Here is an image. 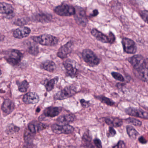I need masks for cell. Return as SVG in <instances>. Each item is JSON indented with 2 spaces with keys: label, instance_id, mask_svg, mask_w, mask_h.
I'll list each match as a JSON object with an SVG mask.
<instances>
[{
  "label": "cell",
  "instance_id": "obj_1",
  "mask_svg": "<svg viewBox=\"0 0 148 148\" xmlns=\"http://www.w3.org/2000/svg\"><path fill=\"white\" fill-rule=\"evenodd\" d=\"M31 38L35 42L43 46H55L59 42L58 38L50 34L41 35L39 36H33Z\"/></svg>",
  "mask_w": 148,
  "mask_h": 148
},
{
  "label": "cell",
  "instance_id": "obj_2",
  "mask_svg": "<svg viewBox=\"0 0 148 148\" xmlns=\"http://www.w3.org/2000/svg\"><path fill=\"white\" fill-rule=\"evenodd\" d=\"M82 57L84 61L90 67H95L100 63L98 57L93 51L89 49H85L83 50Z\"/></svg>",
  "mask_w": 148,
  "mask_h": 148
},
{
  "label": "cell",
  "instance_id": "obj_3",
  "mask_svg": "<svg viewBox=\"0 0 148 148\" xmlns=\"http://www.w3.org/2000/svg\"><path fill=\"white\" fill-rule=\"evenodd\" d=\"M22 57V54L17 50H9L5 56V60L13 66H17L21 62Z\"/></svg>",
  "mask_w": 148,
  "mask_h": 148
},
{
  "label": "cell",
  "instance_id": "obj_4",
  "mask_svg": "<svg viewBox=\"0 0 148 148\" xmlns=\"http://www.w3.org/2000/svg\"><path fill=\"white\" fill-rule=\"evenodd\" d=\"M54 11L56 14L61 16H71L76 13V9L74 7L66 3H62L57 6L55 8Z\"/></svg>",
  "mask_w": 148,
  "mask_h": 148
},
{
  "label": "cell",
  "instance_id": "obj_5",
  "mask_svg": "<svg viewBox=\"0 0 148 148\" xmlns=\"http://www.w3.org/2000/svg\"><path fill=\"white\" fill-rule=\"evenodd\" d=\"M91 34L97 40L103 43H113L115 41V36L111 32H110L109 35L107 36L96 29L94 28L91 30Z\"/></svg>",
  "mask_w": 148,
  "mask_h": 148
},
{
  "label": "cell",
  "instance_id": "obj_6",
  "mask_svg": "<svg viewBox=\"0 0 148 148\" xmlns=\"http://www.w3.org/2000/svg\"><path fill=\"white\" fill-rule=\"evenodd\" d=\"M76 93V89L73 85L67 86L56 93L55 96L56 100H62L72 97Z\"/></svg>",
  "mask_w": 148,
  "mask_h": 148
},
{
  "label": "cell",
  "instance_id": "obj_7",
  "mask_svg": "<svg viewBox=\"0 0 148 148\" xmlns=\"http://www.w3.org/2000/svg\"><path fill=\"white\" fill-rule=\"evenodd\" d=\"M123 50L126 53L134 54L137 51V47L134 41L127 38H124L122 41Z\"/></svg>",
  "mask_w": 148,
  "mask_h": 148
},
{
  "label": "cell",
  "instance_id": "obj_8",
  "mask_svg": "<svg viewBox=\"0 0 148 148\" xmlns=\"http://www.w3.org/2000/svg\"><path fill=\"white\" fill-rule=\"evenodd\" d=\"M52 131L56 134H69L74 131V128L69 125H60L57 124H53L51 126Z\"/></svg>",
  "mask_w": 148,
  "mask_h": 148
},
{
  "label": "cell",
  "instance_id": "obj_9",
  "mask_svg": "<svg viewBox=\"0 0 148 148\" xmlns=\"http://www.w3.org/2000/svg\"><path fill=\"white\" fill-rule=\"evenodd\" d=\"M63 66L66 71L68 75L72 78L77 77L78 73V70L74 63L73 61L67 60L63 63Z\"/></svg>",
  "mask_w": 148,
  "mask_h": 148
},
{
  "label": "cell",
  "instance_id": "obj_10",
  "mask_svg": "<svg viewBox=\"0 0 148 148\" xmlns=\"http://www.w3.org/2000/svg\"><path fill=\"white\" fill-rule=\"evenodd\" d=\"M73 47L74 44L73 42L71 41L68 42L59 49L57 53V56L61 59L66 58L68 55L72 52Z\"/></svg>",
  "mask_w": 148,
  "mask_h": 148
},
{
  "label": "cell",
  "instance_id": "obj_11",
  "mask_svg": "<svg viewBox=\"0 0 148 148\" xmlns=\"http://www.w3.org/2000/svg\"><path fill=\"white\" fill-rule=\"evenodd\" d=\"M75 20L77 24L82 27H85L88 23V20L84 10L82 8H78L76 10Z\"/></svg>",
  "mask_w": 148,
  "mask_h": 148
},
{
  "label": "cell",
  "instance_id": "obj_12",
  "mask_svg": "<svg viewBox=\"0 0 148 148\" xmlns=\"http://www.w3.org/2000/svg\"><path fill=\"white\" fill-rule=\"evenodd\" d=\"M130 63L134 70H136L145 65V59L140 55H136L129 58Z\"/></svg>",
  "mask_w": 148,
  "mask_h": 148
},
{
  "label": "cell",
  "instance_id": "obj_13",
  "mask_svg": "<svg viewBox=\"0 0 148 148\" xmlns=\"http://www.w3.org/2000/svg\"><path fill=\"white\" fill-rule=\"evenodd\" d=\"M125 112L127 114L131 116L148 120V113L140 109L134 107L128 108L125 110Z\"/></svg>",
  "mask_w": 148,
  "mask_h": 148
},
{
  "label": "cell",
  "instance_id": "obj_14",
  "mask_svg": "<svg viewBox=\"0 0 148 148\" xmlns=\"http://www.w3.org/2000/svg\"><path fill=\"white\" fill-rule=\"evenodd\" d=\"M40 98L37 94L34 92H29L24 95L23 98V102L26 104H36L39 102Z\"/></svg>",
  "mask_w": 148,
  "mask_h": 148
},
{
  "label": "cell",
  "instance_id": "obj_15",
  "mask_svg": "<svg viewBox=\"0 0 148 148\" xmlns=\"http://www.w3.org/2000/svg\"><path fill=\"white\" fill-rule=\"evenodd\" d=\"M31 33V30L28 27H22L16 29L13 32V36L18 39H22L28 36Z\"/></svg>",
  "mask_w": 148,
  "mask_h": 148
},
{
  "label": "cell",
  "instance_id": "obj_16",
  "mask_svg": "<svg viewBox=\"0 0 148 148\" xmlns=\"http://www.w3.org/2000/svg\"><path fill=\"white\" fill-rule=\"evenodd\" d=\"M62 109L60 107H50L45 109L43 112V116L46 117H54L58 116Z\"/></svg>",
  "mask_w": 148,
  "mask_h": 148
},
{
  "label": "cell",
  "instance_id": "obj_17",
  "mask_svg": "<svg viewBox=\"0 0 148 148\" xmlns=\"http://www.w3.org/2000/svg\"><path fill=\"white\" fill-rule=\"evenodd\" d=\"M134 70V74L136 77L144 82L148 81V69L146 66L141 67Z\"/></svg>",
  "mask_w": 148,
  "mask_h": 148
},
{
  "label": "cell",
  "instance_id": "obj_18",
  "mask_svg": "<svg viewBox=\"0 0 148 148\" xmlns=\"http://www.w3.org/2000/svg\"><path fill=\"white\" fill-rule=\"evenodd\" d=\"M47 127V126L43 123L38 122H34L29 124L28 128L29 132L33 134L43 130Z\"/></svg>",
  "mask_w": 148,
  "mask_h": 148
},
{
  "label": "cell",
  "instance_id": "obj_19",
  "mask_svg": "<svg viewBox=\"0 0 148 148\" xmlns=\"http://www.w3.org/2000/svg\"><path fill=\"white\" fill-rule=\"evenodd\" d=\"M75 116L72 114H67L66 115L58 117L56 120L58 125H69V123L73 122L75 120Z\"/></svg>",
  "mask_w": 148,
  "mask_h": 148
},
{
  "label": "cell",
  "instance_id": "obj_20",
  "mask_svg": "<svg viewBox=\"0 0 148 148\" xmlns=\"http://www.w3.org/2000/svg\"><path fill=\"white\" fill-rule=\"evenodd\" d=\"M15 108V105L14 102L11 100H5L2 106V111L5 114H10L13 112Z\"/></svg>",
  "mask_w": 148,
  "mask_h": 148
},
{
  "label": "cell",
  "instance_id": "obj_21",
  "mask_svg": "<svg viewBox=\"0 0 148 148\" xmlns=\"http://www.w3.org/2000/svg\"><path fill=\"white\" fill-rule=\"evenodd\" d=\"M105 123L110 127H118L123 125V121L121 119L114 117H107L105 119Z\"/></svg>",
  "mask_w": 148,
  "mask_h": 148
},
{
  "label": "cell",
  "instance_id": "obj_22",
  "mask_svg": "<svg viewBox=\"0 0 148 148\" xmlns=\"http://www.w3.org/2000/svg\"><path fill=\"white\" fill-rule=\"evenodd\" d=\"M14 8L11 4L4 2L0 3V14H10L14 12Z\"/></svg>",
  "mask_w": 148,
  "mask_h": 148
},
{
  "label": "cell",
  "instance_id": "obj_23",
  "mask_svg": "<svg viewBox=\"0 0 148 148\" xmlns=\"http://www.w3.org/2000/svg\"><path fill=\"white\" fill-rule=\"evenodd\" d=\"M42 67L43 69L50 73L54 72L56 68V65L55 63L50 60H47L42 63Z\"/></svg>",
  "mask_w": 148,
  "mask_h": 148
},
{
  "label": "cell",
  "instance_id": "obj_24",
  "mask_svg": "<svg viewBox=\"0 0 148 148\" xmlns=\"http://www.w3.org/2000/svg\"><path fill=\"white\" fill-rule=\"evenodd\" d=\"M82 144L84 147L86 148H93V145L91 142V139L88 132L85 133L84 134L82 138Z\"/></svg>",
  "mask_w": 148,
  "mask_h": 148
},
{
  "label": "cell",
  "instance_id": "obj_25",
  "mask_svg": "<svg viewBox=\"0 0 148 148\" xmlns=\"http://www.w3.org/2000/svg\"><path fill=\"white\" fill-rule=\"evenodd\" d=\"M58 80H59V77L56 76L49 81H47L44 84L47 91L49 92L52 91L56 83L58 82Z\"/></svg>",
  "mask_w": 148,
  "mask_h": 148
},
{
  "label": "cell",
  "instance_id": "obj_26",
  "mask_svg": "<svg viewBox=\"0 0 148 148\" xmlns=\"http://www.w3.org/2000/svg\"><path fill=\"white\" fill-rule=\"evenodd\" d=\"M34 43H29L27 48L29 53L34 56H36L39 53V47L37 44Z\"/></svg>",
  "mask_w": 148,
  "mask_h": 148
},
{
  "label": "cell",
  "instance_id": "obj_27",
  "mask_svg": "<svg viewBox=\"0 0 148 148\" xmlns=\"http://www.w3.org/2000/svg\"><path fill=\"white\" fill-rule=\"evenodd\" d=\"M51 17L49 15L42 14H38L36 15L35 16L34 18L35 20L37 21L42 23H47L50 21Z\"/></svg>",
  "mask_w": 148,
  "mask_h": 148
},
{
  "label": "cell",
  "instance_id": "obj_28",
  "mask_svg": "<svg viewBox=\"0 0 148 148\" xmlns=\"http://www.w3.org/2000/svg\"><path fill=\"white\" fill-rule=\"evenodd\" d=\"M126 129H127V134L129 136L130 138L134 139H136L137 136H139V133L132 126H127Z\"/></svg>",
  "mask_w": 148,
  "mask_h": 148
},
{
  "label": "cell",
  "instance_id": "obj_29",
  "mask_svg": "<svg viewBox=\"0 0 148 148\" xmlns=\"http://www.w3.org/2000/svg\"><path fill=\"white\" fill-rule=\"evenodd\" d=\"M18 89L21 93L26 92L29 87V83L27 81L24 80L22 82H16Z\"/></svg>",
  "mask_w": 148,
  "mask_h": 148
},
{
  "label": "cell",
  "instance_id": "obj_30",
  "mask_svg": "<svg viewBox=\"0 0 148 148\" xmlns=\"http://www.w3.org/2000/svg\"><path fill=\"white\" fill-rule=\"evenodd\" d=\"M97 99L102 103H104L106 105H108L110 106H113L114 105L115 103L114 101L110 100L109 98H107L103 96H98L97 97Z\"/></svg>",
  "mask_w": 148,
  "mask_h": 148
},
{
  "label": "cell",
  "instance_id": "obj_31",
  "mask_svg": "<svg viewBox=\"0 0 148 148\" xmlns=\"http://www.w3.org/2000/svg\"><path fill=\"white\" fill-rule=\"evenodd\" d=\"M128 123H130L134 126H137V127H140L142 123L140 121L137 119L134 118H129L126 119V120Z\"/></svg>",
  "mask_w": 148,
  "mask_h": 148
},
{
  "label": "cell",
  "instance_id": "obj_32",
  "mask_svg": "<svg viewBox=\"0 0 148 148\" xmlns=\"http://www.w3.org/2000/svg\"><path fill=\"white\" fill-rule=\"evenodd\" d=\"M28 21V20L27 18H20L16 20L14 23L17 26H22L27 24Z\"/></svg>",
  "mask_w": 148,
  "mask_h": 148
},
{
  "label": "cell",
  "instance_id": "obj_33",
  "mask_svg": "<svg viewBox=\"0 0 148 148\" xmlns=\"http://www.w3.org/2000/svg\"><path fill=\"white\" fill-rule=\"evenodd\" d=\"M111 75H112L113 77L117 81H120L121 82H123L124 81V77L120 73H117V72H113L111 73Z\"/></svg>",
  "mask_w": 148,
  "mask_h": 148
},
{
  "label": "cell",
  "instance_id": "obj_34",
  "mask_svg": "<svg viewBox=\"0 0 148 148\" xmlns=\"http://www.w3.org/2000/svg\"><path fill=\"white\" fill-rule=\"evenodd\" d=\"M116 135V132L112 127H110L107 133V135L108 138L114 137Z\"/></svg>",
  "mask_w": 148,
  "mask_h": 148
},
{
  "label": "cell",
  "instance_id": "obj_35",
  "mask_svg": "<svg viewBox=\"0 0 148 148\" xmlns=\"http://www.w3.org/2000/svg\"><path fill=\"white\" fill-rule=\"evenodd\" d=\"M140 15L143 19L148 23V11L147 10L142 11Z\"/></svg>",
  "mask_w": 148,
  "mask_h": 148
},
{
  "label": "cell",
  "instance_id": "obj_36",
  "mask_svg": "<svg viewBox=\"0 0 148 148\" xmlns=\"http://www.w3.org/2000/svg\"><path fill=\"white\" fill-rule=\"evenodd\" d=\"M80 103H81V105L84 108H88L89 107L90 105V103L89 101H85L84 99H82L80 100Z\"/></svg>",
  "mask_w": 148,
  "mask_h": 148
},
{
  "label": "cell",
  "instance_id": "obj_37",
  "mask_svg": "<svg viewBox=\"0 0 148 148\" xmlns=\"http://www.w3.org/2000/svg\"><path fill=\"white\" fill-rule=\"evenodd\" d=\"M125 147L126 145L124 142L120 140L118 142L116 145L113 147V148H124Z\"/></svg>",
  "mask_w": 148,
  "mask_h": 148
},
{
  "label": "cell",
  "instance_id": "obj_38",
  "mask_svg": "<svg viewBox=\"0 0 148 148\" xmlns=\"http://www.w3.org/2000/svg\"><path fill=\"white\" fill-rule=\"evenodd\" d=\"M94 144L96 148H102V143L101 140L98 139H95L94 140Z\"/></svg>",
  "mask_w": 148,
  "mask_h": 148
},
{
  "label": "cell",
  "instance_id": "obj_39",
  "mask_svg": "<svg viewBox=\"0 0 148 148\" xmlns=\"http://www.w3.org/2000/svg\"><path fill=\"white\" fill-rule=\"evenodd\" d=\"M139 142L142 144H145L147 143V140L146 139L143 137V136H141L139 139Z\"/></svg>",
  "mask_w": 148,
  "mask_h": 148
},
{
  "label": "cell",
  "instance_id": "obj_40",
  "mask_svg": "<svg viewBox=\"0 0 148 148\" xmlns=\"http://www.w3.org/2000/svg\"><path fill=\"white\" fill-rule=\"evenodd\" d=\"M98 14H99V12H98V10H94L90 15L92 17H96L97 16Z\"/></svg>",
  "mask_w": 148,
  "mask_h": 148
},
{
  "label": "cell",
  "instance_id": "obj_41",
  "mask_svg": "<svg viewBox=\"0 0 148 148\" xmlns=\"http://www.w3.org/2000/svg\"><path fill=\"white\" fill-rule=\"evenodd\" d=\"M4 35H3L2 34H1V33H0V42L1 41H2L3 40V39H4Z\"/></svg>",
  "mask_w": 148,
  "mask_h": 148
},
{
  "label": "cell",
  "instance_id": "obj_42",
  "mask_svg": "<svg viewBox=\"0 0 148 148\" xmlns=\"http://www.w3.org/2000/svg\"><path fill=\"white\" fill-rule=\"evenodd\" d=\"M145 65L146 67L148 69V58L145 59Z\"/></svg>",
  "mask_w": 148,
  "mask_h": 148
},
{
  "label": "cell",
  "instance_id": "obj_43",
  "mask_svg": "<svg viewBox=\"0 0 148 148\" xmlns=\"http://www.w3.org/2000/svg\"></svg>",
  "mask_w": 148,
  "mask_h": 148
}]
</instances>
